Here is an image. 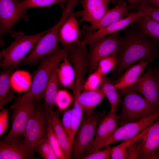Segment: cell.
<instances>
[{
    "label": "cell",
    "instance_id": "obj_1",
    "mask_svg": "<svg viewBox=\"0 0 159 159\" xmlns=\"http://www.w3.org/2000/svg\"><path fill=\"white\" fill-rule=\"evenodd\" d=\"M137 26L128 29L122 37V45L117 53V63L113 70L115 75H119L138 61H152L159 57L158 44L149 38Z\"/></svg>",
    "mask_w": 159,
    "mask_h": 159
},
{
    "label": "cell",
    "instance_id": "obj_2",
    "mask_svg": "<svg viewBox=\"0 0 159 159\" xmlns=\"http://www.w3.org/2000/svg\"><path fill=\"white\" fill-rule=\"evenodd\" d=\"M75 44L64 46L58 53L42 59L38 67L34 73L30 87L24 95L19 98L16 102L11 106L10 108L14 109L28 101L34 99L39 100L42 98L52 73Z\"/></svg>",
    "mask_w": 159,
    "mask_h": 159
},
{
    "label": "cell",
    "instance_id": "obj_3",
    "mask_svg": "<svg viewBox=\"0 0 159 159\" xmlns=\"http://www.w3.org/2000/svg\"><path fill=\"white\" fill-rule=\"evenodd\" d=\"M80 0H67L61 16L57 23L39 40L29 54L23 60L27 65L36 64L43 57L56 54L62 49L59 47V37L63 24Z\"/></svg>",
    "mask_w": 159,
    "mask_h": 159
},
{
    "label": "cell",
    "instance_id": "obj_4",
    "mask_svg": "<svg viewBox=\"0 0 159 159\" xmlns=\"http://www.w3.org/2000/svg\"><path fill=\"white\" fill-rule=\"evenodd\" d=\"M49 30L32 35H26L21 31H13L11 34L14 40L0 53V68L4 69L17 68L25 56L32 51L39 40Z\"/></svg>",
    "mask_w": 159,
    "mask_h": 159
},
{
    "label": "cell",
    "instance_id": "obj_5",
    "mask_svg": "<svg viewBox=\"0 0 159 159\" xmlns=\"http://www.w3.org/2000/svg\"><path fill=\"white\" fill-rule=\"evenodd\" d=\"M106 115L105 111L83 114L73 141V158H83L95 137L98 126Z\"/></svg>",
    "mask_w": 159,
    "mask_h": 159
},
{
    "label": "cell",
    "instance_id": "obj_6",
    "mask_svg": "<svg viewBox=\"0 0 159 159\" xmlns=\"http://www.w3.org/2000/svg\"><path fill=\"white\" fill-rule=\"evenodd\" d=\"M122 108L119 114V127L148 116L156 110L143 96L128 89L122 96Z\"/></svg>",
    "mask_w": 159,
    "mask_h": 159
},
{
    "label": "cell",
    "instance_id": "obj_7",
    "mask_svg": "<svg viewBox=\"0 0 159 159\" xmlns=\"http://www.w3.org/2000/svg\"><path fill=\"white\" fill-rule=\"evenodd\" d=\"M159 118V110L145 118L119 127L105 140L95 147L90 153L117 142L127 140L136 136Z\"/></svg>",
    "mask_w": 159,
    "mask_h": 159
},
{
    "label": "cell",
    "instance_id": "obj_8",
    "mask_svg": "<svg viewBox=\"0 0 159 159\" xmlns=\"http://www.w3.org/2000/svg\"><path fill=\"white\" fill-rule=\"evenodd\" d=\"M122 42V37L120 36L118 32L109 35L90 45L88 63V70L90 73L96 70L101 59L117 53Z\"/></svg>",
    "mask_w": 159,
    "mask_h": 159
},
{
    "label": "cell",
    "instance_id": "obj_9",
    "mask_svg": "<svg viewBox=\"0 0 159 159\" xmlns=\"http://www.w3.org/2000/svg\"><path fill=\"white\" fill-rule=\"evenodd\" d=\"M16 0H0V41L1 46L4 44V37L11 34L14 25L19 20L28 21L26 10L19 8Z\"/></svg>",
    "mask_w": 159,
    "mask_h": 159
},
{
    "label": "cell",
    "instance_id": "obj_10",
    "mask_svg": "<svg viewBox=\"0 0 159 159\" xmlns=\"http://www.w3.org/2000/svg\"><path fill=\"white\" fill-rule=\"evenodd\" d=\"M45 112L41 108H36L30 116L25 128L24 143L33 154L36 146L47 131L48 120Z\"/></svg>",
    "mask_w": 159,
    "mask_h": 159
},
{
    "label": "cell",
    "instance_id": "obj_11",
    "mask_svg": "<svg viewBox=\"0 0 159 159\" xmlns=\"http://www.w3.org/2000/svg\"><path fill=\"white\" fill-rule=\"evenodd\" d=\"M147 16L141 10L128 14L127 17L115 22L107 26L95 31L85 34L83 39L81 41L82 45L86 47L94 42L109 35L119 32L125 29L132 22L145 16Z\"/></svg>",
    "mask_w": 159,
    "mask_h": 159
},
{
    "label": "cell",
    "instance_id": "obj_12",
    "mask_svg": "<svg viewBox=\"0 0 159 159\" xmlns=\"http://www.w3.org/2000/svg\"><path fill=\"white\" fill-rule=\"evenodd\" d=\"M128 89L141 94L156 110H159V89L153 67H149Z\"/></svg>",
    "mask_w": 159,
    "mask_h": 159
},
{
    "label": "cell",
    "instance_id": "obj_13",
    "mask_svg": "<svg viewBox=\"0 0 159 159\" xmlns=\"http://www.w3.org/2000/svg\"><path fill=\"white\" fill-rule=\"evenodd\" d=\"M36 100L27 102L14 109L11 130L5 138L25 136L26 126L31 114L36 109Z\"/></svg>",
    "mask_w": 159,
    "mask_h": 159
},
{
    "label": "cell",
    "instance_id": "obj_14",
    "mask_svg": "<svg viewBox=\"0 0 159 159\" xmlns=\"http://www.w3.org/2000/svg\"><path fill=\"white\" fill-rule=\"evenodd\" d=\"M141 159H156L159 148V118L150 125L145 134L136 142Z\"/></svg>",
    "mask_w": 159,
    "mask_h": 159
},
{
    "label": "cell",
    "instance_id": "obj_15",
    "mask_svg": "<svg viewBox=\"0 0 159 159\" xmlns=\"http://www.w3.org/2000/svg\"><path fill=\"white\" fill-rule=\"evenodd\" d=\"M19 137L5 138L0 141V159H26L32 154Z\"/></svg>",
    "mask_w": 159,
    "mask_h": 159
},
{
    "label": "cell",
    "instance_id": "obj_16",
    "mask_svg": "<svg viewBox=\"0 0 159 159\" xmlns=\"http://www.w3.org/2000/svg\"><path fill=\"white\" fill-rule=\"evenodd\" d=\"M119 127V114L110 110L99 124L95 137L83 157L90 154L95 147L105 140Z\"/></svg>",
    "mask_w": 159,
    "mask_h": 159
},
{
    "label": "cell",
    "instance_id": "obj_17",
    "mask_svg": "<svg viewBox=\"0 0 159 159\" xmlns=\"http://www.w3.org/2000/svg\"><path fill=\"white\" fill-rule=\"evenodd\" d=\"M111 0H80L83 10L80 22H89L91 25L97 22L109 10Z\"/></svg>",
    "mask_w": 159,
    "mask_h": 159
},
{
    "label": "cell",
    "instance_id": "obj_18",
    "mask_svg": "<svg viewBox=\"0 0 159 159\" xmlns=\"http://www.w3.org/2000/svg\"><path fill=\"white\" fill-rule=\"evenodd\" d=\"M45 114L48 121L51 123L65 159H70L72 154V147L70 139L66 133L62 123L59 112L52 110L47 112Z\"/></svg>",
    "mask_w": 159,
    "mask_h": 159
},
{
    "label": "cell",
    "instance_id": "obj_19",
    "mask_svg": "<svg viewBox=\"0 0 159 159\" xmlns=\"http://www.w3.org/2000/svg\"><path fill=\"white\" fill-rule=\"evenodd\" d=\"M152 61L142 60L128 68L114 83V86L120 97H122L125 92L140 77L149 63Z\"/></svg>",
    "mask_w": 159,
    "mask_h": 159
},
{
    "label": "cell",
    "instance_id": "obj_20",
    "mask_svg": "<svg viewBox=\"0 0 159 159\" xmlns=\"http://www.w3.org/2000/svg\"><path fill=\"white\" fill-rule=\"evenodd\" d=\"M79 22L75 14H70L62 26L59 34V42L63 47L71 44H76L80 40Z\"/></svg>",
    "mask_w": 159,
    "mask_h": 159
},
{
    "label": "cell",
    "instance_id": "obj_21",
    "mask_svg": "<svg viewBox=\"0 0 159 159\" xmlns=\"http://www.w3.org/2000/svg\"><path fill=\"white\" fill-rule=\"evenodd\" d=\"M131 10L128 5H117L110 9L96 23L84 27L85 34L92 32L123 19Z\"/></svg>",
    "mask_w": 159,
    "mask_h": 159
},
{
    "label": "cell",
    "instance_id": "obj_22",
    "mask_svg": "<svg viewBox=\"0 0 159 159\" xmlns=\"http://www.w3.org/2000/svg\"><path fill=\"white\" fill-rule=\"evenodd\" d=\"M105 96L99 88L93 90L82 91L77 98L74 99V101L77 102L85 112L90 113L94 112Z\"/></svg>",
    "mask_w": 159,
    "mask_h": 159
},
{
    "label": "cell",
    "instance_id": "obj_23",
    "mask_svg": "<svg viewBox=\"0 0 159 159\" xmlns=\"http://www.w3.org/2000/svg\"><path fill=\"white\" fill-rule=\"evenodd\" d=\"M68 54L57 69V77L59 85L71 90L74 93L75 89L74 70L72 63L68 58Z\"/></svg>",
    "mask_w": 159,
    "mask_h": 159
},
{
    "label": "cell",
    "instance_id": "obj_24",
    "mask_svg": "<svg viewBox=\"0 0 159 159\" xmlns=\"http://www.w3.org/2000/svg\"><path fill=\"white\" fill-rule=\"evenodd\" d=\"M57 68L52 73L42 98L44 100L45 109L47 112L52 110L54 107L57 106L56 100L59 85L57 73Z\"/></svg>",
    "mask_w": 159,
    "mask_h": 159
},
{
    "label": "cell",
    "instance_id": "obj_25",
    "mask_svg": "<svg viewBox=\"0 0 159 159\" xmlns=\"http://www.w3.org/2000/svg\"><path fill=\"white\" fill-rule=\"evenodd\" d=\"M100 88L110 104V110L116 112L121 100L118 92L114 86V83L106 75L102 76Z\"/></svg>",
    "mask_w": 159,
    "mask_h": 159
},
{
    "label": "cell",
    "instance_id": "obj_26",
    "mask_svg": "<svg viewBox=\"0 0 159 159\" xmlns=\"http://www.w3.org/2000/svg\"><path fill=\"white\" fill-rule=\"evenodd\" d=\"M12 68H9L1 72L0 74V108L8 102L13 99L10 95L11 88V79L13 71Z\"/></svg>",
    "mask_w": 159,
    "mask_h": 159
},
{
    "label": "cell",
    "instance_id": "obj_27",
    "mask_svg": "<svg viewBox=\"0 0 159 159\" xmlns=\"http://www.w3.org/2000/svg\"><path fill=\"white\" fill-rule=\"evenodd\" d=\"M133 23L137 25L149 38L159 44V22L146 16L138 19Z\"/></svg>",
    "mask_w": 159,
    "mask_h": 159
},
{
    "label": "cell",
    "instance_id": "obj_28",
    "mask_svg": "<svg viewBox=\"0 0 159 159\" xmlns=\"http://www.w3.org/2000/svg\"><path fill=\"white\" fill-rule=\"evenodd\" d=\"M32 80L30 74L23 70L16 71L13 73L11 79V88L19 92H24L30 87Z\"/></svg>",
    "mask_w": 159,
    "mask_h": 159
},
{
    "label": "cell",
    "instance_id": "obj_29",
    "mask_svg": "<svg viewBox=\"0 0 159 159\" xmlns=\"http://www.w3.org/2000/svg\"><path fill=\"white\" fill-rule=\"evenodd\" d=\"M149 126L144 130L136 136L129 139L124 140L120 144L112 147L110 158L126 159L127 153L128 148L132 143L140 139L145 134Z\"/></svg>",
    "mask_w": 159,
    "mask_h": 159
},
{
    "label": "cell",
    "instance_id": "obj_30",
    "mask_svg": "<svg viewBox=\"0 0 159 159\" xmlns=\"http://www.w3.org/2000/svg\"><path fill=\"white\" fill-rule=\"evenodd\" d=\"M67 0H24L18 2L19 8L22 10H26L29 9L42 7H49L57 4H59L60 6L64 8Z\"/></svg>",
    "mask_w": 159,
    "mask_h": 159
},
{
    "label": "cell",
    "instance_id": "obj_31",
    "mask_svg": "<svg viewBox=\"0 0 159 159\" xmlns=\"http://www.w3.org/2000/svg\"><path fill=\"white\" fill-rule=\"evenodd\" d=\"M35 150L44 159H58L50 144L46 134L37 143Z\"/></svg>",
    "mask_w": 159,
    "mask_h": 159
},
{
    "label": "cell",
    "instance_id": "obj_32",
    "mask_svg": "<svg viewBox=\"0 0 159 159\" xmlns=\"http://www.w3.org/2000/svg\"><path fill=\"white\" fill-rule=\"evenodd\" d=\"M83 110L77 102L74 101L72 108L71 131L70 138L72 145L76 132L81 123L83 115Z\"/></svg>",
    "mask_w": 159,
    "mask_h": 159
},
{
    "label": "cell",
    "instance_id": "obj_33",
    "mask_svg": "<svg viewBox=\"0 0 159 159\" xmlns=\"http://www.w3.org/2000/svg\"><path fill=\"white\" fill-rule=\"evenodd\" d=\"M117 61V53L105 57L99 62L96 70L102 76L106 75L108 72L113 69Z\"/></svg>",
    "mask_w": 159,
    "mask_h": 159
},
{
    "label": "cell",
    "instance_id": "obj_34",
    "mask_svg": "<svg viewBox=\"0 0 159 159\" xmlns=\"http://www.w3.org/2000/svg\"><path fill=\"white\" fill-rule=\"evenodd\" d=\"M74 100V96L65 89L59 90L56 100L57 106L61 110L68 108Z\"/></svg>",
    "mask_w": 159,
    "mask_h": 159
},
{
    "label": "cell",
    "instance_id": "obj_35",
    "mask_svg": "<svg viewBox=\"0 0 159 159\" xmlns=\"http://www.w3.org/2000/svg\"><path fill=\"white\" fill-rule=\"evenodd\" d=\"M47 132L51 145L58 159H65L63 153L54 134L51 125L48 121Z\"/></svg>",
    "mask_w": 159,
    "mask_h": 159
},
{
    "label": "cell",
    "instance_id": "obj_36",
    "mask_svg": "<svg viewBox=\"0 0 159 159\" xmlns=\"http://www.w3.org/2000/svg\"><path fill=\"white\" fill-rule=\"evenodd\" d=\"M102 77V75L96 70L90 73L85 82L82 91L93 90L99 88Z\"/></svg>",
    "mask_w": 159,
    "mask_h": 159
},
{
    "label": "cell",
    "instance_id": "obj_37",
    "mask_svg": "<svg viewBox=\"0 0 159 159\" xmlns=\"http://www.w3.org/2000/svg\"><path fill=\"white\" fill-rule=\"evenodd\" d=\"M112 147L108 146L103 149L95 150L84 156V159H108L110 158Z\"/></svg>",
    "mask_w": 159,
    "mask_h": 159
},
{
    "label": "cell",
    "instance_id": "obj_38",
    "mask_svg": "<svg viewBox=\"0 0 159 159\" xmlns=\"http://www.w3.org/2000/svg\"><path fill=\"white\" fill-rule=\"evenodd\" d=\"M139 10L154 20L159 22V8L146 2L141 6Z\"/></svg>",
    "mask_w": 159,
    "mask_h": 159
},
{
    "label": "cell",
    "instance_id": "obj_39",
    "mask_svg": "<svg viewBox=\"0 0 159 159\" xmlns=\"http://www.w3.org/2000/svg\"><path fill=\"white\" fill-rule=\"evenodd\" d=\"M72 113V108L64 111L62 122V126L70 139L71 131Z\"/></svg>",
    "mask_w": 159,
    "mask_h": 159
},
{
    "label": "cell",
    "instance_id": "obj_40",
    "mask_svg": "<svg viewBox=\"0 0 159 159\" xmlns=\"http://www.w3.org/2000/svg\"><path fill=\"white\" fill-rule=\"evenodd\" d=\"M9 113L7 109H3L0 113V135H1L8 127Z\"/></svg>",
    "mask_w": 159,
    "mask_h": 159
},
{
    "label": "cell",
    "instance_id": "obj_41",
    "mask_svg": "<svg viewBox=\"0 0 159 159\" xmlns=\"http://www.w3.org/2000/svg\"><path fill=\"white\" fill-rule=\"evenodd\" d=\"M135 142L131 145L128 148L127 153L126 159H139L140 155L139 151Z\"/></svg>",
    "mask_w": 159,
    "mask_h": 159
},
{
    "label": "cell",
    "instance_id": "obj_42",
    "mask_svg": "<svg viewBox=\"0 0 159 159\" xmlns=\"http://www.w3.org/2000/svg\"><path fill=\"white\" fill-rule=\"evenodd\" d=\"M132 12H138L141 6L147 2L146 0H127Z\"/></svg>",
    "mask_w": 159,
    "mask_h": 159
},
{
    "label": "cell",
    "instance_id": "obj_43",
    "mask_svg": "<svg viewBox=\"0 0 159 159\" xmlns=\"http://www.w3.org/2000/svg\"><path fill=\"white\" fill-rule=\"evenodd\" d=\"M154 76L157 82L159 89V63L155 67H153Z\"/></svg>",
    "mask_w": 159,
    "mask_h": 159
},
{
    "label": "cell",
    "instance_id": "obj_44",
    "mask_svg": "<svg viewBox=\"0 0 159 159\" xmlns=\"http://www.w3.org/2000/svg\"><path fill=\"white\" fill-rule=\"evenodd\" d=\"M150 4L159 8V0H146Z\"/></svg>",
    "mask_w": 159,
    "mask_h": 159
},
{
    "label": "cell",
    "instance_id": "obj_45",
    "mask_svg": "<svg viewBox=\"0 0 159 159\" xmlns=\"http://www.w3.org/2000/svg\"><path fill=\"white\" fill-rule=\"evenodd\" d=\"M111 3L113 4H117L118 5H125L127 4L126 2L124 0H111Z\"/></svg>",
    "mask_w": 159,
    "mask_h": 159
},
{
    "label": "cell",
    "instance_id": "obj_46",
    "mask_svg": "<svg viewBox=\"0 0 159 159\" xmlns=\"http://www.w3.org/2000/svg\"><path fill=\"white\" fill-rule=\"evenodd\" d=\"M156 159H159V148L157 150L155 153Z\"/></svg>",
    "mask_w": 159,
    "mask_h": 159
},
{
    "label": "cell",
    "instance_id": "obj_47",
    "mask_svg": "<svg viewBox=\"0 0 159 159\" xmlns=\"http://www.w3.org/2000/svg\"><path fill=\"white\" fill-rule=\"evenodd\" d=\"M16 0L19 2H21L22 1L24 0Z\"/></svg>",
    "mask_w": 159,
    "mask_h": 159
}]
</instances>
